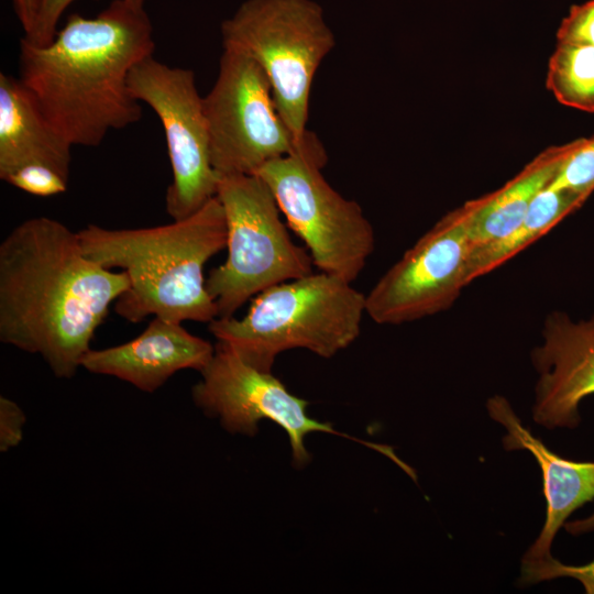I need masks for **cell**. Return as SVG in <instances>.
Instances as JSON below:
<instances>
[{
  "instance_id": "11",
  "label": "cell",
  "mask_w": 594,
  "mask_h": 594,
  "mask_svg": "<svg viewBox=\"0 0 594 594\" xmlns=\"http://www.w3.org/2000/svg\"><path fill=\"white\" fill-rule=\"evenodd\" d=\"M194 385L195 404L210 417L219 418L232 433L253 436L260 420L268 419L288 436L296 466L310 460L305 438L311 432H337L328 422L312 419L308 402L292 394L272 372L245 363L229 345L217 341L215 353Z\"/></svg>"
},
{
  "instance_id": "14",
  "label": "cell",
  "mask_w": 594,
  "mask_h": 594,
  "mask_svg": "<svg viewBox=\"0 0 594 594\" xmlns=\"http://www.w3.org/2000/svg\"><path fill=\"white\" fill-rule=\"evenodd\" d=\"M213 353L209 341L190 333L182 322L154 317L134 339L106 349H90L81 367L153 393L179 371L201 372Z\"/></svg>"
},
{
  "instance_id": "19",
  "label": "cell",
  "mask_w": 594,
  "mask_h": 594,
  "mask_svg": "<svg viewBox=\"0 0 594 594\" xmlns=\"http://www.w3.org/2000/svg\"><path fill=\"white\" fill-rule=\"evenodd\" d=\"M550 185L590 197L594 191V136L575 140Z\"/></svg>"
},
{
  "instance_id": "10",
  "label": "cell",
  "mask_w": 594,
  "mask_h": 594,
  "mask_svg": "<svg viewBox=\"0 0 594 594\" xmlns=\"http://www.w3.org/2000/svg\"><path fill=\"white\" fill-rule=\"evenodd\" d=\"M473 244L459 208L446 213L365 295L378 324H403L448 310L468 283Z\"/></svg>"
},
{
  "instance_id": "5",
  "label": "cell",
  "mask_w": 594,
  "mask_h": 594,
  "mask_svg": "<svg viewBox=\"0 0 594 594\" xmlns=\"http://www.w3.org/2000/svg\"><path fill=\"white\" fill-rule=\"evenodd\" d=\"M222 44L243 52L267 77L279 114L299 142L315 75L336 37L314 0H245L221 23Z\"/></svg>"
},
{
  "instance_id": "24",
  "label": "cell",
  "mask_w": 594,
  "mask_h": 594,
  "mask_svg": "<svg viewBox=\"0 0 594 594\" xmlns=\"http://www.w3.org/2000/svg\"><path fill=\"white\" fill-rule=\"evenodd\" d=\"M25 415L12 399L0 397V451L15 448L23 439Z\"/></svg>"
},
{
  "instance_id": "15",
  "label": "cell",
  "mask_w": 594,
  "mask_h": 594,
  "mask_svg": "<svg viewBox=\"0 0 594 594\" xmlns=\"http://www.w3.org/2000/svg\"><path fill=\"white\" fill-rule=\"evenodd\" d=\"M72 144L52 125L19 77L0 74V178L26 164L69 177Z\"/></svg>"
},
{
  "instance_id": "2",
  "label": "cell",
  "mask_w": 594,
  "mask_h": 594,
  "mask_svg": "<svg viewBox=\"0 0 594 594\" xmlns=\"http://www.w3.org/2000/svg\"><path fill=\"white\" fill-rule=\"evenodd\" d=\"M154 51L145 9L113 0L94 18L68 15L43 46L22 37L19 78L73 146L95 147L110 131L141 119L142 106L128 78Z\"/></svg>"
},
{
  "instance_id": "21",
  "label": "cell",
  "mask_w": 594,
  "mask_h": 594,
  "mask_svg": "<svg viewBox=\"0 0 594 594\" xmlns=\"http://www.w3.org/2000/svg\"><path fill=\"white\" fill-rule=\"evenodd\" d=\"M558 578H571L579 581L585 593L594 594V560L582 565H569L552 558L536 568L521 572L519 582L530 585Z\"/></svg>"
},
{
  "instance_id": "8",
  "label": "cell",
  "mask_w": 594,
  "mask_h": 594,
  "mask_svg": "<svg viewBox=\"0 0 594 594\" xmlns=\"http://www.w3.org/2000/svg\"><path fill=\"white\" fill-rule=\"evenodd\" d=\"M216 173L255 175L266 163L323 146L315 133L299 142L279 114L257 63L223 46L217 79L204 97Z\"/></svg>"
},
{
  "instance_id": "7",
  "label": "cell",
  "mask_w": 594,
  "mask_h": 594,
  "mask_svg": "<svg viewBox=\"0 0 594 594\" xmlns=\"http://www.w3.org/2000/svg\"><path fill=\"white\" fill-rule=\"evenodd\" d=\"M323 146L275 158L255 175L271 189L289 228L304 241L315 268L353 283L375 248L361 206L324 178Z\"/></svg>"
},
{
  "instance_id": "9",
  "label": "cell",
  "mask_w": 594,
  "mask_h": 594,
  "mask_svg": "<svg viewBox=\"0 0 594 594\" xmlns=\"http://www.w3.org/2000/svg\"><path fill=\"white\" fill-rule=\"evenodd\" d=\"M128 86L133 98L146 103L162 123L172 168L165 208L173 220L184 219L216 197L219 182L195 74L151 55L132 68Z\"/></svg>"
},
{
  "instance_id": "23",
  "label": "cell",
  "mask_w": 594,
  "mask_h": 594,
  "mask_svg": "<svg viewBox=\"0 0 594 594\" xmlns=\"http://www.w3.org/2000/svg\"><path fill=\"white\" fill-rule=\"evenodd\" d=\"M76 0H38L35 20L31 31L24 34L30 43L43 46L57 32V24L66 9Z\"/></svg>"
},
{
  "instance_id": "26",
  "label": "cell",
  "mask_w": 594,
  "mask_h": 594,
  "mask_svg": "<svg viewBox=\"0 0 594 594\" xmlns=\"http://www.w3.org/2000/svg\"><path fill=\"white\" fill-rule=\"evenodd\" d=\"M563 527L569 534L573 536H579L582 534L593 531L594 530V514L583 519L565 521Z\"/></svg>"
},
{
  "instance_id": "20",
  "label": "cell",
  "mask_w": 594,
  "mask_h": 594,
  "mask_svg": "<svg viewBox=\"0 0 594 594\" xmlns=\"http://www.w3.org/2000/svg\"><path fill=\"white\" fill-rule=\"evenodd\" d=\"M69 177L57 169L38 163L23 165L10 173L3 182L37 197H52L67 191Z\"/></svg>"
},
{
  "instance_id": "6",
  "label": "cell",
  "mask_w": 594,
  "mask_h": 594,
  "mask_svg": "<svg viewBox=\"0 0 594 594\" xmlns=\"http://www.w3.org/2000/svg\"><path fill=\"white\" fill-rule=\"evenodd\" d=\"M216 196L226 216L228 256L209 273L206 288L218 318L234 316L272 286L314 272L309 251L292 240L279 207L260 176H220Z\"/></svg>"
},
{
  "instance_id": "1",
  "label": "cell",
  "mask_w": 594,
  "mask_h": 594,
  "mask_svg": "<svg viewBox=\"0 0 594 594\" xmlns=\"http://www.w3.org/2000/svg\"><path fill=\"white\" fill-rule=\"evenodd\" d=\"M128 275L89 258L78 232L29 218L0 243V341L38 354L58 378H72Z\"/></svg>"
},
{
  "instance_id": "17",
  "label": "cell",
  "mask_w": 594,
  "mask_h": 594,
  "mask_svg": "<svg viewBox=\"0 0 594 594\" xmlns=\"http://www.w3.org/2000/svg\"><path fill=\"white\" fill-rule=\"evenodd\" d=\"M585 200L582 195L549 184L536 195L524 219L512 232L473 248L468 266V283L494 271L521 252L579 209Z\"/></svg>"
},
{
  "instance_id": "4",
  "label": "cell",
  "mask_w": 594,
  "mask_h": 594,
  "mask_svg": "<svg viewBox=\"0 0 594 594\" xmlns=\"http://www.w3.org/2000/svg\"><path fill=\"white\" fill-rule=\"evenodd\" d=\"M365 295L320 271L256 295L242 318H216L208 330L245 363L272 372L278 354L306 349L332 358L360 336Z\"/></svg>"
},
{
  "instance_id": "13",
  "label": "cell",
  "mask_w": 594,
  "mask_h": 594,
  "mask_svg": "<svg viewBox=\"0 0 594 594\" xmlns=\"http://www.w3.org/2000/svg\"><path fill=\"white\" fill-rule=\"evenodd\" d=\"M486 408L506 429L504 448L530 452L541 470L546 520L522 558L521 572H525L553 558L551 546L559 529L579 507L594 499V462H575L552 452L522 425L505 397L488 398Z\"/></svg>"
},
{
  "instance_id": "25",
  "label": "cell",
  "mask_w": 594,
  "mask_h": 594,
  "mask_svg": "<svg viewBox=\"0 0 594 594\" xmlns=\"http://www.w3.org/2000/svg\"><path fill=\"white\" fill-rule=\"evenodd\" d=\"M38 0H13L14 12L23 29L28 34L34 23Z\"/></svg>"
},
{
  "instance_id": "18",
  "label": "cell",
  "mask_w": 594,
  "mask_h": 594,
  "mask_svg": "<svg viewBox=\"0 0 594 594\" xmlns=\"http://www.w3.org/2000/svg\"><path fill=\"white\" fill-rule=\"evenodd\" d=\"M546 88L561 105L594 112V46L557 42L548 63Z\"/></svg>"
},
{
  "instance_id": "22",
  "label": "cell",
  "mask_w": 594,
  "mask_h": 594,
  "mask_svg": "<svg viewBox=\"0 0 594 594\" xmlns=\"http://www.w3.org/2000/svg\"><path fill=\"white\" fill-rule=\"evenodd\" d=\"M557 42L594 46V0L570 8L558 28Z\"/></svg>"
},
{
  "instance_id": "3",
  "label": "cell",
  "mask_w": 594,
  "mask_h": 594,
  "mask_svg": "<svg viewBox=\"0 0 594 594\" xmlns=\"http://www.w3.org/2000/svg\"><path fill=\"white\" fill-rule=\"evenodd\" d=\"M85 254L129 277L116 300L117 315L131 323L148 316L209 323L218 318L206 288L205 264L227 248V222L213 197L193 215L148 228L108 229L89 224L78 231Z\"/></svg>"
},
{
  "instance_id": "27",
  "label": "cell",
  "mask_w": 594,
  "mask_h": 594,
  "mask_svg": "<svg viewBox=\"0 0 594 594\" xmlns=\"http://www.w3.org/2000/svg\"><path fill=\"white\" fill-rule=\"evenodd\" d=\"M129 4L135 7V8H144L145 0H124Z\"/></svg>"
},
{
  "instance_id": "12",
  "label": "cell",
  "mask_w": 594,
  "mask_h": 594,
  "mask_svg": "<svg viewBox=\"0 0 594 594\" xmlns=\"http://www.w3.org/2000/svg\"><path fill=\"white\" fill-rule=\"evenodd\" d=\"M541 336L542 343L531 351L539 374L532 419L548 429L575 428L581 402L594 394V316L575 321L552 311Z\"/></svg>"
},
{
  "instance_id": "16",
  "label": "cell",
  "mask_w": 594,
  "mask_h": 594,
  "mask_svg": "<svg viewBox=\"0 0 594 594\" xmlns=\"http://www.w3.org/2000/svg\"><path fill=\"white\" fill-rule=\"evenodd\" d=\"M574 144L575 140L547 147L501 188L459 207L473 248L505 237L520 223L536 195L553 180Z\"/></svg>"
}]
</instances>
